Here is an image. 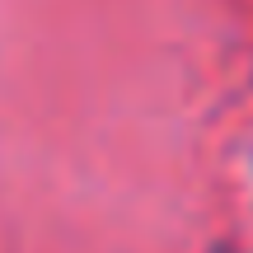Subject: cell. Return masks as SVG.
Instances as JSON below:
<instances>
[{"mask_svg": "<svg viewBox=\"0 0 253 253\" xmlns=\"http://www.w3.org/2000/svg\"><path fill=\"white\" fill-rule=\"evenodd\" d=\"M216 253H235V249H216Z\"/></svg>", "mask_w": 253, "mask_h": 253, "instance_id": "cell-1", "label": "cell"}]
</instances>
